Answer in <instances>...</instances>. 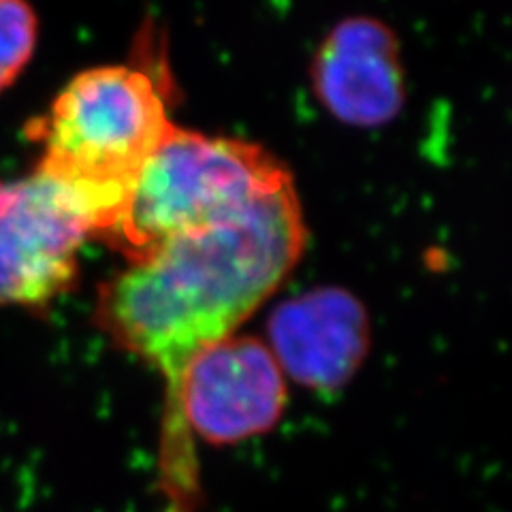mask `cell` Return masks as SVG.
Segmentation results:
<instances>
[{
    "mask_svg": "<svg viewBox=\"0 0 512 512\" xmlns=\"http://www.w3.org/2000/svg\"><path fill=\"white\" fill-rule=\"evenodd\" d=\"M312 84L329 114L346 124L374 128L397 118L406 84L391 28L372 18L340 22L312 60Z\"/></svg>",
    "mask_w": 512,
    "mask_h": 512,
    "instance_id": "8992f818",
    "label": "cell"
},
{
    "mask_svg": "<svg viewBox=\"0 0 512 512\" xmlns=\"http://www.w3.org/2000/svg\"><path fill=\"white\" fill-rule=\"evenodd\" d=\"M288 182L291 173L261 146L171 124L109 237L135 261L173 237L246 210Z\"/></svg>",
    "mask_w": 512,
    "mask_h": 512,
    "instance_id": "3957f363",
    "label": "cell"
},
{
    "mask_svg": "<svg viewBox=\"0 0 512 512\" xmlns=\"http://www.w3.org/2000/svg\"><path fill=\"white\" fill-rule=\"evenodd\" d=\"M286 406V382L269 346L231 338L190 359L167 404V474L171 489L195 483L186 442L195 434L210 444H233L271 429Z\"/></svg>",
    "mask_w": 512,
    "mask_h": 512,
    "instance_id": "277c9868",
    "label": "cell"
},
{
    "mask_svg": "<svg viewBox=\"0 0 512 512\" xmlns=\"http://www.w3.org/2000/svg\"><path fill=\"white\" fill-rule=\"evenodd\" d=\"M282 372L314 391H335L357 372L370 342L361 303L340 288H316L280 303L269 320Z\"/></svg>",
    "mask_w": 512,
    "mask_h": 512,
    "instance_id": "52a82bcc",
    "label": "cell"
},
{
    "mask_svg": "<svg viewBox=\"0 0 512 512\" xmlns=\"http://www.w3.org/2000/svg\"><path fill=\"white\" fill-rule=\"evenodd\" d=\"M171 122L154 77L137 67H96L75 75L26 135L41 146L39 173L54 180L111 235L146 160Z\"/></svg>",
    "mask_w": 512,
    "mask_h": 512,
    "instance_id": "7a4b0ae2",
    "label": "cell"
},
{
    "mask_svg": "<svg viewBox=\"0 0 512 512\" xmlns=\"http://www.w3.org/2000/svg\"><path fill=\"white\" fill-rule=\"evenodd\" d=\"M37 39L39 20L28 0H0V92L28 67Z\"/></svg>",
    "mask_w": 512,
    "mask_h": 512,
    "instance_id": "ba28073f",
    "label": "cell"
},
{
    "mask_svg": "<svg viewBox=\"0 0 512 512\" xmlns=\"http://www.w3.org/2000/svg\"><path fill=\"white\" fill-rule=\"evenodd\" d=\"M303 246L306 227L288 182L131 261L101 291V323L165 378L169 404L190 359L235 335L291 274Z\"/></svg>",
    "mask_w": 512,
    "mask_h": 512,
    "instance_id": "6da1fadb",
    "label": "cell"
},
{
    "mask_svg": "<svg viewBox=\"0 0 512 512\" xmlns=\"http://www.w3.org/2000/svg\"><path fill=\"white\" fill-rule=\"evenodd\" d=\"M90 235L82 207L43 173L0 180V308H45L69 291Z\"/></svg>",
    "mask_w": 512,
    "mask_h": 512,
    "instance_id": "5b68a950",
    "label": "cell"
}]
</instances>
